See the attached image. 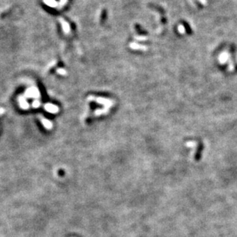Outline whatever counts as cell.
<instances>
[{"label": "cell", "instance_id": "obj_6", "mask_svg": "<svg viewBox=\"0 0 237 237\" xmlns=\"http://www.w3.org/2000/svg\"><path fill=\"white\" fill-rule=\"evenodd\" d=\"M3 112V109H0V114H1V112Z\"/></svg>", "mask_w": 237, "mask_h": 237}, {"label": "cell", "instance_id": "obj_5", "mask_svg": "<svg viewBox=\"0 0 237 237\" xmlns=\"http://www.w3.org/2000/svg\"><path fill=\"white\" fill-rule=\"evenodd\" d=\"M42 122H43V124H44L46 127H48V128H50V123H49V122L46 121V120H45V119H42Z\"/></svg>", "mask_w": 237, "mask_h": 237}, {"label": "cell", "instance_id": "obj_2", "mask_svg": "<svg viewBox=\"0 0 237 237\" xmlns=\"http://www.w3.org/2000/svg\"><path fill=\"white\" fill-rule=\"evenodd\" d=\"M19 106H21V108L23 109H26L29 108V104L25 100V97L24 96H20L19 97Z\"/></svg>", "mask_w": 237, "mask_h": 237}, {"label": "cell", "instance_id": "obj_3", "mask_svg": "<svg viewBox=\"0 0 237 237\" xmlns=\"http://www.w3.org/2000/svg\"><path fill=\"white\" fill-rule=\"evenodd\" d=\"M45 108L46 109V110H48V111H50V112H55V111H56V108H55L54 106H51V105H46Z\"/></svg>", "mask_w": 237, "mask_h": 237}, {"label": "cell", "instance_id": "obj_1", "mask_svg": "<svg viewBox=\"0 0 237 237\" xmlns=\"http://www.w3.org/2000/svg\"><path fill=\"white\" fill-rule=\"evenodd\" d=\"M25 96L26 97H29V98H36L40 96V92H38V90L35 88H29L25 92Z\"/></svg>", "mask_w": 237, "mask_h": 237}, {"label": "cell", "instance_id": "obj_4", "mask_svg": "<svg viewBox=\"0 0 237 237\" xmlns=\"http://www.w3.org/2000/svg\"><path fill=\"white\" fill-rule=\"evenodd\" d=\"M40 102L37 101V100H35V101L33 102V103H32V106H33V107H35V108H37L38 106H40Z\"/></svg>", "mask_w": 237, "mask_h": 237}]
</instances>
